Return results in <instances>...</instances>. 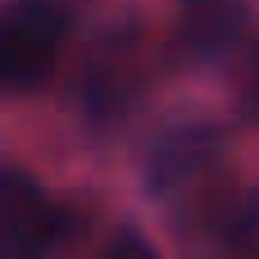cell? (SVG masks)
Returning a JSON list of instances; mask_svg holds the SVG:
<instances>
[{
  "label": "cell",
  "mask_w": 259,
  "mask_h": 259,
  "mask_svg": "<svg viewBox=\"0 0 259 259\" xmlns=\"http://www.w3.org/2000/svg\"><path fill=\"white\" fill-rule=\"evenodd\" d=\"M68 41V14L55 0H9L0 5V91L41 87Z\"/></svg>",
  "instance_id": "cell-1"
},
{
  "label": "cell",
  "mask_w": 259,
  "mask_h": 259,
  "mask_svg": "<svg viewBox=\"0 0 259 259\" xmlns=\"http://www.w3.org/2000/svg\"><path fill=\"white\" fill-rule=\"evenodd\" d=\"M55 237L59 219L41 182L23 168H0V259H46Z\"/></svg>",
  "instance_id": "cell-2"
},
{
  "label": "cell",
  "mask_w": 259,
  "mask_h": 259,
  "mask_svg": "<svg viewBox=\"0 0 259 259\" xmlns=\"http://www.w3.org/2000/svg\"><path fill=\"white\" fill-rule=\"evenodd\" d=\"M246 32V0H182L178 46L191 59H223Z\"/></svg>",
  "instance_id": "cell-3"
},
{
  "label": "cell",
  "mask_w": 259,
  "mask_h": 259,
  "mask_svg": "<svg viewBox=\"0 0 259 259\" xmlns=\"http://www.w3.org/2000/svg\"><path fill=\"white\" fill-rule=\"evenodd\" d=\"M241 114L250 123H259V36L246 55V68H241Z\"/></svg>",
  "instance_id": "cell-4"
},
{
  "label": "cell",
  "mask_w": 259,
  "mask_h": 259,
  "mask_svg": "<svg viewBox=\"0 0 259 259\" xmlns=\"http://www.w3.org/2000/svg\"><path fill=\"white\" fill-rule=\"evenodd\" d=\"M100 259H159L155 255V246L141 237V232H132V228H123L105 250H100Z\"/></svg>",
  "instance_id": "cell-5"
}]
</instances>
